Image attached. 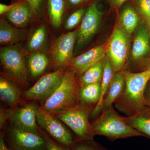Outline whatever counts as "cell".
Instances as JSON below:
<instances>
[{
  "mask_svg": "<svg viewBox=\"0 0 150 150\" xmlns=\"http://www.w3.org/2000/svg\"><path fill=\"white\" fill-rule=\"evenodd\" d=\"M124 121L133 128L150 138V107L146 106L141 111L130 116H123Z\"/></svg>",
  "mask_w": 150,
  "mask_h": 150,
  "instance_id": "obj_18",
  "label": "cell"
},
{
  "mask_svg": "<svg viewBox=\"0 0 150 150\" xmlns=\"http://www.w3.org/2000/svg\"><path fill=\"white\" fill-rule=\"evenodd\" d=\"M127 1V0H108V1L112 8L115 9H117Z\"/></svg>",
  "mask_w": 150,
  "mask_h": 150,
  "instance_id": "obj_33",
  "label": "cell"
},
{
  "mask_svg": "<svg viewBox=\"0 0 150 150\" xmlns=\"http://www.w3.org/2000/svg\"><path fill=\"white\" fill-rule=\"evenodd\" d=\"M65 9V0H48L49 19L55 28L61 26Z\"/></svg>",
  "mask_w": 150,
  "mask_h": 150,
  "instance_id": "obj_26",
  "label": "cell"
},
{
  "mask_svg": "<svg viewBox=\"0 0 150 150\" xmlns=\"http://www.w3.org/2000/svg\"><path fill=\"white\" fill-rule=\"evenodd\" d=\"M37 121L40 128L57 143L70 147L75 142V138L62 121L39 107L38 110Z\"/></svg>",
  "mask_w": 150,
  "mask_h": 150,
  "instance_id": "obj_7",
  "label": "cell"
},
{
  "mask_svg": "<svg viewBox=\"0 0 150 150\" xmlns=\"http://www.w3.org/2000/svg\"><path fill=\"white\" fill-rule=\"evenodd\" d=\"M39 132L45 140L46 150H71V148L61 144L54 141L40 128H39Z\"/></svg>",
  "mask_w": 150,
  "mask_h": 150,
  "instance_id": "obj_28",
  "label": "cell"
},
{
  "mask_svg": "<svg viewBox=\"0 0 150 150\" xmlns=\"http://www.w3.org/2000/svg\"><path fill=\"white\" fill-rule=\"evenodd\" d=\"M101 15L96 3L92 4L86 11L78 30L75 51H79L83 48L95 34L99 26Z\"/></svg>",
  "mask_w": 150,
  "mask_h": 150,
  "instance_id": "obj_12",
  "label": "cell"
},
{
  "mask_svg": "<svg viewBox=\"0 0 150 150\" xmlns=\"http://www.w3.org/2000/svg\"><path fill=\"white\" fill-rule=\"evenodd\" d=\"M86 0H68V2L70 5L71 6H77L83 4Z\"/></svg>",
  "mask_w": 150,
  "mask_h": 150,
  "instance_id": "obj_37",
  "label": "cell"
},
{
  "mask_svg": "<svg viewBox=\"0 0 150 150\" xmlns=\"http://www.w3.org/2000/svg\"><path fill=\"white\" fill-rule=\"evenodd\" d=\"M100 92V83L91 84L81 87L79 92L80 103L96 106L98 102Z\"/></svg>",
  "mask_w": 150,
  "mask_h": 150,
  "instance_id": "obj_24",
  "label": "cell"
},
{
  "mask_svg": "<svg viewBox=\"0 0 150 150\" xmlns=\"http://www.w3.org/2000/svg\"><path fill=\"white\" fill-rule=\"evenodd\" d=\"M115 72L110 59L108 57H106L103 68L102 79L100 83V97L98 102L92 111L91 115V117L94 118L100 114L101 106L103 100L107 94L110 81Z\"/></svg>",
  "mask_w": 150,
  "mask_h": 150,
  "instance_id": "obj_19",
  "label": "cell"
},
{
  "mask_svg": "<svg viewBox=\"0 0 150 150\" xmlns=\"http://www.w3.org/2000/svg\"><path fill=\"white\" fill-rule=\"evenodd\" d=\"M27 1L34 15L39 13L43 0H27Z\"/></svg>",
  "mask_w": 150,
  "mask_h": 150,
  "instance_id": "obj_32",
  "label": "cell"
},
{
  "mask_svg": "<svg viewBox=\"0 0 150 150\" xmlns=\"http://www.w3.org/2000/svg\"><path fill=\"white\" fill-rule=\"evenodd\" d=\"M24 30L15 27L5 19L0 21V43L6 46H14L24 40L26 36Z\"/></svg>",
  "mask_w": 150,
  "mask_h": 150,
  "instance_id": "obj_16",
  "label": "cell"
},
{
  "mask_svg": "<svg viewBox=\"0 0 150 150\" xmlns=\"http://www.w3.org/2000/svg\"><path fill=\"white\" fill-rule=\"evenodd\" d=\"M65 67L44 75L30 88L25 91L23 97L27 100L45 101L59 86L66 72Z\"/></svg>",
  "mask_w": 150,
  "mask_h": 150,
  "instance_id": "obj_6",
  "label": "cell"
},
{
  "mask_svg": "<svg viewBox=\"0 0 150 150\" xmlns=\"http://www.w3.org/2000/svg\"><path fill=\"white\" fill-rule=\"evenodd\" d=\"M25 1V0H19L18 1L10 5L0 4V14L2 15L4 14L7 13L21 5Z\"/></svg>",
  "mask_w": 150,
  "mask_h": 150,
  "instance_id": "obj_31",
  "label": "cell"
},
{
  "mask_svg": "<svg viewBox=\"0 0 150 150\" xmlns=\"http://www.w3.org/2000/svg\"><path fill=\"white\" fill-rule=\"evenodd\" d=\"M70 148L71 150H101L93 142V140L89 141L75 140Z\"/></svg>",
  "mask_w": 150,
  "mask_h": 150,
  "instance_id": "obj_30",
  "label": "cell"
},
{
  "mask_svg": "<svg viewBox=\"0 0 150 150\" xmlns=\"http://www.w3.org/2000/svg\"><path fill=\"white\" fill-rule=\"evenodd\" d=\"M0 150H11L6 144L4 135L1 133L0 136Z\"/></svg>",
  "mask_w": 150,
  "mask_h": 150,
  "instance_id": "obj_34",
  "label": "cell"
},
{
  "mask_svg": "<svg viewBox=\"0 0 150 150\" xmlns=\"http://www.w3.org/2000/svg\"><path fill=\"white\" fill-rule=\"evenodd\" d=\"M150 51V38L149 31L144 27L137 32L132 48V56L135 61L140 60Z\"/></svg>",
  "mask_w": 150,
  "mask_h": 150,
  "instance_id": "obj_20",
  "label": "cell"
},
{
  "mask_svg": "<svg viewBox=\"0 0 150 150\" xmlns=\"http://www.w3.org/2000/svg\"><path fill=\"white\" fill-rule=\"evenodd\" d=\"M126 33L121 26L115 28L106 46V54L115 72L121 71L128 59L129 47Z\"/></svg>",
  "mask_w": 150,
  "mask_h": 150,
  "instance_id": "obj_8",
  "label": "cell"
},
{
  "mask_svg": "<svg viewBox=\"0 0 150 150\" xmlns=\"http://www.w3.org/2000/svg\"><path fill=\"white\" fill-rule=\"evenodd\" d=\"M86 12L85 8H81L73 13L67 18L65 23V28L67 30H70L76 27L82 20Z\"/></svg>",
  "mask_w": 150,
  "mask_h": 150,
  "instance_id": "obj_27",
  "label": "cell"
},
{
  "mask_svg": "<svg viewBox=\"0 0 150 150\" xmlns=\"http://www.w3.org/2000/svg\"><path fill=\"white\" fill-rule=\"evenodd\" d=\"M149 34L150 38V26L149 28Z\"/></svg>",
  "mask_w": 150,
  "mask_h": 150,
  "instance_id": "obj_39",
  "label": "cell"
},
{
  "mask_svg": "<svg viewBox=\"0 0 150 150\" xmlns=\"http://www.w3.org/2000/svg\"><path fill=\"white\" fill-rule=\"evenodd\" d=\"M7 137L11 150H46L45 140L40 132L11 126L9 129Z\"/></svg>",
  "mask_w": 150,
  "mask_h": 150,
  "instance_id": "obj_9",
  "label": "cell"
},
{
  "mask_svg": "<svg viewBox=\"0 0 150 150\" xmlns=\"http://www.w3.org/2000/svg\"><path fill=\"white\" fill-rule=\"evenodd\" d=\"M125 80V88L115 101V107L126 116L134 115L146 106L145 91L150 80V71L139 73L121 71Z\"/></svg>",
  "mask_w": 150,
  "mask_h": 150,
  "instance_id": "obj_1",
  "label": "cell"
},
{
  "mask_svg": "<svg viewBox=\"0 0 150 150\" xmlns=\"http://www.w3.org/2000/svg\"><path fill=\"white\" fill-rule=\"evenodd\" d=\"M22 93L17 86L4 77L0 79V98L1 101L11 108H15L21 101Z\"/></svg>",
  "mask_w": 150,
  "mask_h": 150,
  "instance_id": "obj_15",
  "label": "cell"
},
{
  "mask_svg": "<svg viewBox=\"0 0 150 150\" xmlns=\"http://www.w3.org/2000/svg\"><path fill=\"white\" fill-rule=\"evenodd\" d=\"M106 46L105 44L99 45L79 56L73 57L67 66L74 71L79 77L90 67L106 58Z\"/></svg>",
  "mask_w": 150,
  "mask_h": 150,
  "instance_id": "obj_13",
  "label": "cell"
},
{
  "mask_svg": "<svg viewBox=\"0 0 150 150\" xmlns=\"http://www.w3.org/2000/svg\"><path fill=\"white\" fill-rule=\"evenodd\" d=\"M95 106L79 103L70 110L54 115L72 130L76 141L92 140L91 123L89 118Z\"/></svg>",
  "mask_w": 150,
  "mask_h": 150,
  "instance_id": "obj_5",
  "label": "cell"
},
{
  "mask_svg": "<svg viewBox=\"0 0 150 150\" xmlns=\"http://www.w3.org/2000/svg\"><path fill=\"white\" fill-rule=\"evenodd\" d=\"M47 38L46 26L41 25L34 30L30 38L27 45L28 51L31 53L41 51L46 45Z\"/></svg>",
  "mask_w": 150,
  "mask_h": 150,
  "instance_id": "obj_25",
  "label": "cell"
},
{
  "mask_svg": "<svg viewBox=\"0 0 150 150\" xmlns=\"http://www.w3.org/2000/svg\"><path fill=\"white\" fill-rule=\"evenodd\" d=\"M80 88L77 76L69 69L66 71L59 86L39 107L54 115L70 110L80 103Z\"/></svg>",
  "mask_w": 150,
  "mask_h": 150,
  "instance_id": "obj_2",
  "label": "cell"
},
{
  "mask_svg": "<svg viewBox=\"0 0 150 150\" xmlns=\"http://www.w3.org/2000/svg\"><path fill=\"white\" fill-rule=\"evenodd\" d=\"M6 14L11 24L18 28L27 26L34 15L27 0H25L21 5Z\"/></svg>",
  "mask_w": 150,
  "mask_h": 150,
  "instance_id": "obj_17",
  "label": "cell"
},
{
  "mask_svg": "<svg viewBox=\"0 0 150 150\" xmlns=\"http://www.w3.org/2000/svg\"><path fill=\"white\" fill-rule=\"evenodd\" d=\"M38 108L35 103L31 102L22 107L5 110L7 121L18 129L39 133L37 121Z\"/></svg>",
  "mask_w": 150,
  "mask_h": 150,
  "instance_id": "obj_10",
  "label": "cell"
},
{
  "mask_svg": "<svg viewBox=\"0 0 150 150\" xmlns=\"http://www.w3.org/2000/svg\"><path fill=\"white\" fill-rule=\"evenodd\" d=\"M105 59L93 65L78 77L81 87L91 84L101 83Z\"/></svg>",
  "mask_w": 150,
  "mask_h": 150,
  "instance_id": "obj_21",
  "label": "cell"
},
{
  "mask_svg": "<svg viewBox=\"0 0 150 150\" xmlns=\"http://www.w3.org/2000/svg\"><path fill=\"white\" fill-rule=\"evenodd\" d=\"M139 18L136 11L132 7L128 6L124 8L120 16L121 27L127 35H131L139 23Z\"/></svg>",
  "mask_w": 150,
  "mask_h": 150,
  "instance_id": "obj_22",
  "label": "cell"
},
{
  "mask_svg": "<svg viewBox=\"0 0 150 150\" xmlns=\"http://www.w3.org/2000/svg\"><path fill=\"white\" fill-rule=\"evenodd\" d=\"M146 105L150 107V84L147 86L145 91Z\"/></svg>",
  "mask_w": 150,
  "mask_h": 150,
  "instance_id": "obj_36",
  "label": "cell"
},
{
  "mask_svg": "<svg viewBox=\"0 0 150 150\" xmlns=\"http://www.w3.org/2000/svg\"><path fill=\"white\" fill-rule=\"evenodd\" d=\"M91 132L93 136H105L113 140L132 137L148 138L126 123L123 116L115 111L113 106L102 111L91 123Z\"/></svg>",
  "mask_w": 150,
  "mask_h": 150,
  "instance_id": "obj_3",
  "label": "cell"
},
{
  "mask_svg": "<svg viewBox=\"0 0 150 150\" xmlns=\"http://www.w3.org/2000/svg\"><path fill=\"white\" fill-rule=\"evenodd\" d=\"M78 30L64 33L54 41L51 47V54L53 64L56 68L67 66L73 58L76 46Z\"/></svg>",
  "mask_w": 150,
  "mask_h": 150,
  "instance_id": "obj_11",
  "label": "cell"
},
{
  "mask_svg": "<svg viewBox=\"0 0 150 150\" xmlns=\"http://www.w3.org/2000/svg\"><path fill=\"white\" fill-rule=\"evenodd\" d=\"M48 64V57L42 51L31 53L28 60V68L31 77L36 78L42 74Z\"/></svg>",
  "mask_w": 150,
  "mask_h": 150,
  "instance_id": "obj_23",
  "label": "cell"
},
{
  "mask_svg": "<svg viewBox=\"0 0 150 150\" xmlns=\"http://www.w3.org/2000/svg\"><path fill=\"white\" fill-rule=\"evenodd\" d=\"M0 59L4 77L23 87L27 86L28 79L22 50L15 45L2 47Z\"/></svg>",
  "mask_w": 150,
  "mask_h": 150,
  "instance_id": "obj_4",
  "label": "cell"
},
{
  "mask_svg": "<svg viewBox=\"0 0 150 150\" xmlns=\"http://www.w3.org/2000/svg\"><path fill=\"white\" fill-rule=\"evenodd\" d=\"M146 70H149L150 71V62H149V63L148 64L147 66V68Z\"/></svg>",
  "mask_w": 150,
  "mask_h": 150,
  "instance_id": "obj_38",
  "label": "cell"
},
{
  "mask_svg": "<svg viewBox=\"0 0 150 150\" xmlns=\"http://www.w3.org/2000/svg\"><path fill=\"white\" fill-rule=\"evenodd\" d=\"M137 8L145 21L150 26V0H137Z\"/></svg>",
  "mask_w": 150,
  "mask_h": 150,
  "instance_id": "obj_29",
  "label": "cell"
},
{
  "mask_svg": "<svg viewBox=\"0 0 150 150\" xmlns=\"http://www.w3.org/2000/svg\"><path fill=\"white\" fill-rule=\"evenodd\" d=\"M125 86V77L123 72H115L112 76L107 94L103 100L101 108V112L112 106L115 101L121 96Z\"/></svg>",
  "mask_w": 150,
  "mask_h": 150,
  "instance_id": "obj_14",
  "label": "cell"
},
{
  "mask_svg": "<svg viewBox=\"0 0 150 150\" xmlns=\"http://www.w3.org/2000/svg\"><path fill=\"white\" fill-rule=\"evenodd\" d=\"M0 126L1 129H3L6 121H7L6 116L5 110L1 108L0 112Z\"/></svg>",
  "mask_w": 150,
  "mask_h": 150,
  "instance_id": "obj_35",
  "label": "cell"
}]
</instances>
